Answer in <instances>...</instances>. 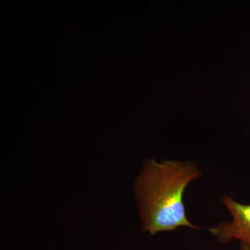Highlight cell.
<instances>
[{
    "mask_svg": "<svg viewBox=\"0 0 250 250\" xmlns=\"http://www.w3.org/2000/svg\"><path fill=\"white\" fill-rule=\"evenodd\" d=\"M200 174V168L190 161H148L136 184L143 230L155 234L180 227L200 228L187 218L184 194Z\"/></svg>",
    "mask_w": 250,
    "mask_h": 250,
    "instance_id": "cell-1",
    "label": "cell"
},
{
    "mask_svg": "<svg viewBox=\"0 0 250 250\" xmlns=\"http://www.w3.org/2000/svg\"><path fill=\"white\" fill-rule=\"evenodd\" d=\"M224 205L231 213L232 220L218 224L209 229L222 243H228L231 240L240 241L241 250H250V205H243L225 195L222 197Z\"/></svg>",
    "mask_w": 250,
    "mask_h": 250,
    "instance_id": "cell-2",
    "label": "cell"
}]
</instances>
